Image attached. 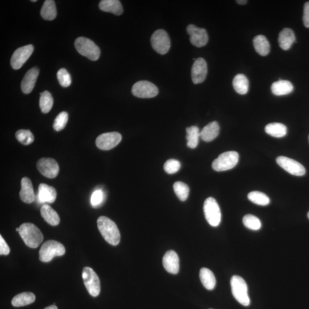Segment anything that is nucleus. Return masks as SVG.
Masks as SVG:
<instances>
[{
    "label": "nucleus",
    "mask_w": 309,
    "mask_h": 309,
    "mask_svg": "<svg viewBox=\"0 0 309 309\" xmlns=\"http://www.w3.org/2000/svg\"><path fill=\"white\" fill-rule=\"evenodd\" d=\"M97 227L104 239L112 246H117L120 241V234L116 224L106 217L97 219Z\"/></svg>",
    "instance_id": "f257e3e1"
},
{
    "label": "nucleus",
    "mask_w": 309,
    "mask_h": 309,
    "mask_svg": "<svg viewBox=\"0 0 309 309\" xmlns=\"http://www.w3.org/2000/svg\"><path fill=\"white\" fill-rule=\"evenodd\" d=\"M18 233L25 245L31 248H37L43 241V234L34 224L31 223L22 224L19 227Z\"/></svg>",
    "instance_id": "f03ea898"
},
{
    "label": "nucleus",
    "mask_w": 309,
    "mask_h": 309,
    "mask_svg": "<svg viewBox=\"0 0 309 309\" xmlns=\"http://www.w3.org/2000/svg\"><path fill=\"white\" fill-rule=\"evenodd\" d=\"M66 253L63 245L56 240H50L44 242L39 251V259L41 262H48L54 257L62 256Z\"/></svg>",
    "instance_id": "7ed1b4c3"
},
{
    "label": "nucleus",
    "mask_w": 309,
    "mask_h": 309,
    "mask_svg": "<svg viewBox=\"0 0 309 309\" xmlns=\"http://www.w3.org/2000/svg\"><path fill=\"white\" fill-rule=\"evenodd\" d=\"M230 283L234 297L239 304L248 307L250 304V300L245 281L239 276L234 275L231 279Z\"/></svg>",
    "instance_id": "20e7f679"
},
{
    "label": "nucleus",
    "mask_w": 309,
    "mask_h": 309,
    "mask_svg": "<svg viewBox=\"0 0 309 309\" xmlns=\"http://www.w3.org/2000/svg\"><path fill=\"white\" fill-rule=\"evenodd\" d=\"M74 46L78 53L92 61H96L100 56V50L98 46L90 39L79 37L74 41Z\"/></svg>",
    "instance_id": "39448f33"
},
{
    "label": "nucleus",
    "mask_w": 309,
    "mask_h": 309,
    "mask_svg": "<svg viewBox=\"0 0 309 309\" xmlns=\"http://www.w3.org/2000/svg\"><path fill=\"white\" fill-rule=\"evenodd\" d=\"M239 161V154L236 151H228L222 153L216 160L212 167L218 172L225 171L235 167Z\"/></svg>",
    "instance_id": "423d86ee"
},
{
    "label": "nucleus",
    "mask_w": 309,
    "mask_h": 309,
    "mask_svg": "<svg viewBox=\"0 0 309 309\" xmlns=\"http://www.w3.org/2000/svg\"><path fill=\"white\" fill-rule=\"evenodd\" d=\"M205 218L211 226L217 227L221 222L220 207L213 198L210 197L205 200L203 206Z\"/></svg>",
    "instance_id": "0eeeda50"
},
{
    "label": "nucleus",
    "mask_w": 309,
    "mask_h": 309,
    "mask_svg": "<svg viewBox=\"0 0 309 309\" xmlns=\"http://www.w3.org/2000/svg\"><path fill=\"white\" fill-rule=\"evenodd\" d=\"M151 43L152 48L159 54H166L170 50L171 41L166 31L158 29L152 35Z\"/></svg>",
    "instance_id": "6e6552de"
},
{
    "label": "nucleus",
    "mask_w": 309,
    "mask_h": 309,
    "mask_svg": "<svg viewBox=\"0 0 309 309\" xmlns=\"http://www.w3.org/2000/svg\"><path fill=\"white\" fill-rule=\"evenodd\" d=\"M82 277L87 290L92 297L98 296L100 292V282L98 275L93 270L86 267L83 270Z\"/></svg>",
    "instance_id": "1a4fd4ad"
},
{
    "label": "nucleus",
    "mask_w": 309,
    "mask_h": 309,
    "mask_svg": "<svg viewBox=\"0 0 309 309\" xmlns=\"http://www.w3.org/2000/svg\"><path fill=\"white\" fill-rule=\"evenodd\" d=\"M158 92V87L146 80L138 81L132 89L133 95L139 98H152L157 96Z\"/></svg>",
    "instance_id": "9d476101"
},
{
    "label": "nucleus",
    "mask_w": 309,
    "mask_h": 309,
    "mask_svg": "<svg viewBox=\"0 0 309 309\" xmlns=\"http://www.w3.org/2000/svg\"><path fill=\"white\" fill-rule=\"evenodd\" d=\"M122 139L121 134L118 132L105 133L97 138L96 145L102 150H109L118 145Z\"/></svg>",
    "instance_id": "9b49d317"
},
{
    "label": "nucleus",
    "mask_w": 309,
    "mask_h": 309,
    "mask_svg": "<svg viewBox=\"0 0 309 309\" xmlns=\"http://www.w3.org/2000/svg\"><path fill=\"white\" fill-rule=\"evenodd\" d=\"M187 34L190 35L191 43L198 48L204 47L209 41V36L206 29L190 24L187 27Z\"/></svg>",
    "instance_id": "f8f14e48"
},
{
    "label": "nucleus",
    "mask_w": 309,
    "mask_h": 309,
    "mask_svg": "<svg viewBox=\"0 0 309 309\" xmlns=\"http://www.w3.org/2000/svg\"><path fill=\"white\" fill-rule=\"evenodd\" d=\"M276 162L286 171L295 176H303L306 173L305 167L300 163L291 158L279 157Z\"/></svg>",
    "instance_id": "ddd939ff"
},
{
    "label": "nucleus",
    "mask_w": 309,
    "mask_h": 309,
    "mask_svg": "<svg viewBox=\"0 0 309 309\" xmlns=\"http://www.w3.org/2000/svg\"><path fill=\"white\" fill-rule=\"evenodd\" d=\"M34 51V47L32 45H28L20 47L15 51L11 60V66L15 70H18L30 57Z\"/></svg>",
    "instance_id": "4468645a"
},
{
    "label": "nucleus",
    "mask_w": 309,
    "mask_h": 309,
    "mask_svg": "<svg viewBox=\"0 0 309 309\" xmlns=\"http://www.w3.org/2000/svg\"><path fill=\"white\" fill-rule=\"evenodd\" d=\"M39 172L43 176L48 178H55L59 172V167L56 161L52 158H41L37 164Z\"/></svg>",
    "instance_id": "2eb2a0df"
},
{
    "label": "nucleus",
    "mask_w": 309,
    "mask_h": 309,
    "mask_svg": "<svg viewBox=\"0 0 309 309\" xmlns=\"http://www.w3.org/2000/svg\"><path fill=\"white\" fill-rule=\"evenodd\" d=\"M207 74V65L204 58L200 57L195 60L192 67L191 77L195 84L203 83Z\"/></svg>",
    "instance_id": "dca6fc26"
},
{
    "label": "nucleus",
    "mask_w": 309,
    "mask_h": 309,
    "mask_svg": "<svg viewBox=\"0 0 309 309\" xmlns=\"http://www.w3.org/2000/svg\"><path fill=\"white\" fill-rule=\"evenodd\" d=\"M163 265L169 273L172 274H178L180 271V258L176 253L170 250L165 254L163 258Z\"/></svg>",
    "instance_id": "f3484780"
},
{
    "label": "nucleus",
    "mask_w": 309,
    "mask_h": 309,
    "mask_svg": "<svg viewBox=\"0 0 309 309\" xmlns=\"http://www.w3.org/2000/svg\"><path fill=\"white\" fill-rule=\"evenodd\" d=\"M39 74L37 67H34L25 74L21 84V89L25 94L31 93L34 90Z\"/></svg>",
    "instance_id": "a211bd4d"
},
{
    "label": "nucleus",
    "mask_w": 309,
    "mask_h": 309,
    "mask_svg": "<svg viewBox=\"0 0 309 309\" xmlns=\"http://www.w3.org/2000/svg\"><path fill=\"white\" fill-rule=\"evenodd\" d=\"M21 189L19 192V198L23 202L30 204L33 203L35 200L33 185L32 182L27 177L22 179Z\"/></svg>",
    "instance_id": "6ab92c4d"
},
{
    "label": "nucleus",
    "mask_w": 309,
    "mask_h": 309,
    "mask_svg": "<svg viewBox=\"0 0 309 309\" xmlns=\"http://www.w3.org/2000/svg\"><path fill=\"white\" fill-rule=\"evenodd\" d=\"M57 197L55 188L46 184L41 183L38 186V200L41 203H53Z\"/></svg>",
    "instance_id": "aec40b11"
},
{
    "label": "nucleus",
    "mask_w": 309,
    "mask_h": 309,
    "mask_svg": "<svg viewBox=\"0 0 309 309\" xmlns=\"http://www.w3.org/2000/svg\"><path fill=\"white\" fill-rule=\"evenodd\" d=\"M295 41V34L290 28H284L279 35L278 43L283 50H289Z\"/></svg>",
    "instance_id": "412c9836"
},
{
    "label": "nucleus",
    "mask_w": 309,
    "mask_h": 309,
    "mask_svg": "<svg viewBox=\"0 0 309 309\" xmlns=\"http://www.w3.org/2000/svg\"><path fill=\"white\" fill-rule=\"evenodd\" d=\"M219 129V124L218 122H211L201 129L200 138L206 142L213 141L218 136Z\"/></svg>",
    "instance_id": "4be33fe9"
},
{
    "label": "nucleus",
    "mask_w": 309,
    "mask_h": 309,
    "mask_svg": "<svg viewBox=\"0 0 309 309\" xmlns=\"http://www.w3.org/2000/svg\"><path fill=\"white\" fill-rule=\"evenodd\" d=\"M99 6L102 11L112 13L117 16L121 15L123 13L122 5L119 0H102Z\"/></svg>",
    "instance_id": "5701e85b"
},
{
    "label": "nucleus",
    "mask_w": 309,
    "mask_h": 309,
    "mask_svg": "<svg viewBox=\"0 0 309 309\" xmlns=\"http://www.w3.org/2000/svg\"><path fill=\"white\" fill-rule=\"evenodd\" d=\"M271 89L274 95L283 96L291 93L294 87L290 81L279 80L272 84Z\"/></svg>",
    "instance_id": "b1692460"
},
{
    "label": "nucleus",
    "mask_w": 309,
    "mask_h": 309,
    "mask_svg": "<svg viewBox=\"0 0 309 309\" xmlns=\"http://www.w3.org/2000/svg\"><path fill=\"white\" fill-rule=\"evenodd\" d=\"M253 45L256 53L262 56H267L271 51V45L265 36H256L254 38Z\"/></svg>",
    "instance_id": "393cba45"
},
{
    "label": "nucleus",
    "mask_w": 309,
    "mask_h": 309,
    "mask_svg": "<svg viewBox=\"0 0 309 309\" xmlns=\"http://www.w3.org/2000/svg\"><path fill=\"white\" fill-rule=\"evenodd\" d=\"M40 212L42 217L50 225L55 226L59 224V216L56 211L49 205L45 204L42 206Z\"/></svg>",
    "instance_id": "a878e982"
},
{
    "label": "nucleus",
    "mask_w": 309,
    "mask_h": 309,
    "mask_svg": "<svg viewBox=\"0 0 309 309\" xmlns=\"http://www.w3.org/2000/svg\"><path fill=\"white\" fill-rule=\"evenodd\" d=\"M200 276L201 284L207 290L212 291L216 287V279L214 273L210 269H201Z\"/></svg>",
    "instance_id": "bb28decb"
},
{
    "label": "nucleus",
    "mask_w": 309,
    "mask_h": 309,
    "mask_svg": "<svg viewBox=\"0 0 309 309\" xmlns=\"http://www.w3.org/2000/svg\"><path fill=\"white\" fill-rule=\"evenodd\" d=\"M234 90L240 95H245L248 92L249 82L247 77L243 74H238L234 77L233 81Z\"/></svg>",
    "instance_id": "cd10ccee"
},
{
    "label": "nucleus",
    "mask_w": 309,
    "mask_h": 309,
    "mask_svg": "<svg viewBox=\"0 0 309 309\" xmlns=\"http://www.w3.org/2000/svg\"><path fill=\"white\" fill-rule=\"evenodd\" d=\"M265 132L274 138L284 137L287 134L288 129L286 126L279 123H272L265 127Z\"/></svg>",
    "instance_id": "c85d7f7f"
},
{
    "label": "nucleus",
    "mask_w": 309,
    "mask_h": 309,
    "mask_svg": "<svg viewBox=\"0 0 309 309\" xmlns=\"http://www.w3.org/2000/svg\"><path fill=\"white\" fill-rule=\"evenodd\" d=\"M36 297L31 292H24L16 295L12 300V305L15 307H21L30 305L35 302Z\"/></svg>",
    "instance_id": "c756f323"
},
{
    "label": "nucleus",
    "mask_w": 309,
    "mask_h": 309,
    "mask_svg": "<svg viewBox=\"0 0 309 309\" xmlns=\"http://www.w3.org/2000/svg\"><path fill=\"white\" fill-rule=\"evenodd\" d=\"M41 16L45 20H53L57 16L56 5L53 0H46L41 10Z\"/></svg>",
    "instance_id": "7c9ffc66"
},
{
    "label": "nucleus",
    "mask_w": 309,
    "mask_h": 309,
    "mask_svg": "<svg viewBox=\"0 0 309 309\" xmlns=\"http://www.w3.org/2000/svg\"><path fill=\"white\" fill-rule=\"evenodd\" d=\"M186 132L188 147L192 149L196 148L200 138V131L199 128L197 126H191L186 128Z\"/></svg>",
    "instance_id": "2f4dec72"
},
{
    "label": "nucleus",
    "mask_w": 309,
    "mask_h": 309,
    "mask_svg": "<svg viewBox=\"0 0 309 309\" xmlns=\"http://www.w3.org/2000/svg\"><path fill=\"white\" fill-rule=\"evenodd\" d=\"M54 105L53 96L47 91L40 93V107L41 112L47 113L50 111Z\"/></svg>",
    "instance_id": "473e14b6"
},
{
    "label": "nucleus",
    "mask_w": 309,
    "mask_h": 309,
    "mask_svg": "<svg viewBox=\"0 0 309 309\" xmlns=\"http://www.w3.org/2000/svg\"><path fill=\"white\" fill-rule=\"evenodd\" d=\"M248 199L253 203L259 206H267L271 203L270 198L267 195L261 192L253 191L248 194Z\"/></svg>",
    "instance_id": "72a5a7b5"
},
{
    "label": "nucleus",
    "mask_w": 309,
    "mask_h": 309,
    "mask_svg": "<svg viewBox=\"0 0 309 309\" xmlns=\"http://www.w3.org/2000/svg\"><path fill=\"white\" fill-rule=\"evenodd\" d=\"M175 193L181 201L186 200L189 195L190 188L186 184L182 182H177L174 184Z\"/></svg>",
    "instance_id": "f704fd0d"
},
{
    "label": "nucleus",
    "mask_w": 309,
    "mask_h": 309,
    "mask_svg": "<svg viewBox=\"0 0 309 309\" xmlns=\"http://www.w3.org/2000/svg\"><path fill=\"white\" fill-rule=\"evenodd\" d=\"M243 223L247 229L254 231L259 230L262 227L261 220L251 214L246 215L243 217Z\"/></svg>",
    "instance_id": "c9c22d12"
},
{
    "label": "nucleus",
    "mask_w": 309,
    "mask_h": 309,
    "mask_svg": "<svg viewBox=\"0 0 309 309\" xmlns=\"http://www.w3.org/2000/svg\"><path fill=\"white\" fill-rule=\"evenodd\" d=\"M16 138L21 144L28 145L34 142L35 138L30 130L20 129L16 133Z\"/></svg>",
    "instance_id": "e433bc0d"
},
{
    "label": "nucleus",
    "mask_w": 309,
    "mask_h": 309,
    "mask_svg": "<svg viewBox=\"0 0 309 309\" xmlns=\"http://www.w3.org/2000/svg\"><path fill=\"white\" fill-rule=\"evenodd\" d=\"M68 115L66 112H61L54 120L53 127L56 131H60L66 126Z\"/></svg>",
    "instance_id": "4c0bfd02"
},
{
    "label": "nucleus",
    "mask_w": 309,
    "mask_h": 309,
    "mask_svg": "<svg viewBox=\"0 0 309 309\" xmlns=\"http://www.w3.org/2000/svg\"><path fill=\"white\" fill-rule=\"evenodd\" d=\"M57 77L62 87H68L71 85L72 80L70 74L64 68H61L57 72Z\"/></svg>",
    "instance_id": "58836bf2"
},
{
    "label": "nucleus",
    "mask_w": 309,
    "mask_h": 309,
    "mask_svg": "<svg viewBox=\"0 0 309 309\" xmlns=\"http://www.w3.org/2000/svg\"><path fill=\"white\" fill-rule=\"evenodd\" d=\"M181 163L176 159H169L164 165V171L167 174H172L176 173L181 168Z\"/></svg>",
    "instance_id": "ea45409f"
},
{
    "label": "nucleus",
    "mask_w": 309,
    "mask_h": 309,
    "mask_svg": "<svg viewBox=\"0 0 309 309\" xmlns=\"http://www.w3.org/2000/svg\"><path fill=\"white\" fill-rule=\"evenodd\" d=\"M103 195V191L100 190H97L94 192L91 199V202L93 206H98L102 202L104 198Z\"/></svg>",
    "instance_id": "a19ab883"
},
{
    "label": "nucleus",
    "mask_w": 309,
    "mask_h": 309,
    "mask_svg": "<svg viewBox=\"0 0 309 309\" xmlns=\"http://www.w3.org/2000/svg\"><path fill=\"white\" fill-rule=\"evenodd\" d=\"M10 253V248L2 236H0V254L7 255Z\"/></svg>",
    "instance_id": "79ce46f5"
},
{
    "label": "nucleus",
    "mask_w": 309,
    "mask_h": 309,
    "mask_svg": "<svg viewBox=\"0 0 309 309\" xmlns=\"http://www.w3.org/2000/svg\"><path fill=\"white\" fill-rule=\"evenodd\" d=\"M303 21L305 27L309 28V2H307L304 5Z\"/></svg>",
    "instance_id": "37998d69"
},
{
    "label": "nucleus",
    "mask_w": 309,
    "mask_h": 309,
    "mask_svg": "<svg viewBox=\"0 0 309 309\" xmlns=\"http://www.w3.org/2000/svg\"><path fill=\"white\" fill-rule=\"evenodd\" d=\"M247 2L248 1H246V0H238V1H236V2L240 5H245L247 4Z\"/></svg>",
    "instance_id": "c03bdc74"
},
{
    "label": "nucleus",
    "mask_w": 309,
    "mask_h": 309,
    "mask_svg": "<svg viewBox=\"0 0 309 309\" xmlns=\"http://www.w3.org/2000/svg\"><path fill=\"white\" fill-rule=\"evenodd\" d=\"M44 309H58L56 306H55L54 305H51L50 306V307H48L46 308H45Z\"/></svg>",
    "instance_id": "a18cd8bd"
},
{
    "label": "nucleus",
    "mask_w": 309,
    "mask_h": 309,
    "mask_svg": "<svg viewBox=\"0 0 309 309\" xmlns=\"http://www.w3.org/2000/svg\"><path fill=\"white\" fill-rule=\"evenodd\" d=\"M16 231H17V232H19V228H17V229H16Z\"/></svg>",
    "instance_id": "49530a36"
},
{
    "label": "nucleus",
    "mask_w": 309,
    "mask_h": 309,
    "mask_svg": "<svg viewBox=\"0 0 309 309\" xmlns=\"http://www.w3.org/2000/svg\"><path fill=\"white\" fill-rule=\"evenodd\" d=\"M308 218L309 219V213L308 214Z\"/></svg>",
    "instance_id": "de8ad7c7"
},
{
    "label": "nucleus",
    "mask_w": 309,
    "mask_h": 309,
    "mask_svg": "<svg viewBox=\"0 0 309 309\" xmlns=\"http://www.w3.org/2000/svg\"><path fill=\"white\" fill-rule=\"evenodd\" d=\"M32 1V2H36V0H33V1Z\"/></svg>",
    "instance_id": "09e8293b"
},
{
    "label": "nucleus",
    "mask_w": 309,
    "mask_h": 309,
    "mask_svg": "<svg viewBox=\"0 0 309 309\" xmlns=\"http://www.w3.org/2000/svg\"></svg>",
    "instance_id": "8fccbe9b"
}]
</instances>
